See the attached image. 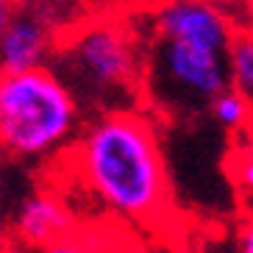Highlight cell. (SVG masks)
<instances>
[{"mask_svg":"<svg viewBox=\"0 0 253 253\" xmlns=\"http://www.w3.org/2000/svg\"><path fill=\"white\" fill-rule=\"evenodd\" d=\"M150 37L181 39L228 50L234 42L225 14L209 0H167L150 17Z\"/></svg>","mask_w":253,"mask_h":253,"instance_id":"6","label":"cell"},{"mask_svg":"<svg viewBox=\"0 0 253 253\" xmlns=\"http://www.w3.org/2000/svg\"><path fill=\"white\" fill-rule=\"evenodd\" d=\"M0 64L3 73L50 67L64 31L50 0H3L0 14Z\"/></svg>","mask_w":253,"mask_h":253,"instance_id":"5","label":"cell"},{"mask_svg":"<svg viewBox=\"0 0 253 253\" xmlns=\"http://www.w3.org/2000/svg\"><path fill=\"white\" fill-rule=\"evenodd\" d=\"M3 253H37V251H31V248H25V245H17V242H11V245L3 248Z\"/></svg>","mask_w":253,"mask_h":253,"instance_id":"13","label":"cell"},{"mask_svg":"<svg viewBox=\"0 0 253 253\" xmlns=\"http://www.w3.org/2000/svg\"><path fill=\"white\" fill-rule=\"evenodd\" d=\"M231 86L228 50L181 42V39H148L142 100L153 117L189 120Z\"/></svg>","mask_w":253,"mask_h":253,"instance_id":"4","label":"cell"},{"mask_svg":"<svg viewBox=\"0 0 253 253\" xmlns=\"http://www.w3.org/2000/svg\"><path fill=\"white\" fill-rule=\"evenodd\" d=\"M228 172L231 181L237 184L239 195H242V201L253 211V128L248 134H242L239 145L234 148V153L228 159Z\"/></svg>","mask_w":253,"mask_h":253,"instance_id":"10","label":"cell"},{"mask_svg":"<svg viewBox=\"0 0 253 253\" xmlns=\"http://www.w3.org/2000/svg\"><path fill=\"white\" fill-rule=\"evenodd\" d=\"M70 231H75V214L67 198L56 189H37L25 195L11 217L14 242L37 253L56 239L67 237Z\"/></svg>","mask_w":253,"mask_h":253,"instance_id":"7","label":"cell"},{"mask_svg":"<svg viewBox=\"0 0 253 253\" xmlns=\"http://www.w3.org/2000/svg\"><path fill=\"white\" fill-rule=\"evenodd\" d=\"M67 156L81 189L109 214L153 223L170 209L162 136L139 106L89 117Z\"/></svg>","mask_w":253,"mask_h":253,"instance_id":"1","label":"cell"},{"mask_svg":"<svg viewBox=\"0 0 253 253\" xmlns=\"http://www.w3.org/2000/svg\"><path fill=\"white\" fill-rule=\"evenodd\" d=\"M148 42L123 17H95L64 31L50 67L95 117L142 100Z\"/></svg>","mask_w":253,"mask_h":253,"instance_id":"2","label":"cell"},{"mask_svg":"<svg viewBox=\"0 0 253 253\" xmlns=\"http://www.w3.org/2000/svg\"><path fill=\"white\" fill-rule=\"evenodd\" d=\"M228 70H231V86L239 89L253 106V34L234 37L228 47Z\"/></svg>","mask_w":253,"mask_h":253,"instance_id":"9","label":"cell"},{"mask_svg":"<svg viewBox=\"0 0 253 253\" xmlns=\"http://www.w3.org/2000/svg\"><path fill=\"white\" fill-rule=\"evenodd\" d=\"M234 253H253V211L234 231Z\"/></svg>","mask_w":253,"mask_h":253,"instance_id":"12","label":"cell"},{"mask_svg":"<svg viewBox=\"0 0 253 253\" xmlns=\"http://www.w3.org/2000/svg\"><path fill=\"white\" fill-rule=\"evenodd\" d=\"M209 114H211V120L223 128L225 134H239L242 136L253 128V106H251V100H248L239 89H234V86L223 89L214 100H211Z\"/></svg>","mask_w":253,"mask_h":253,"instance_id":"8","label":"cell"},{"mask_svg":"<svg viewBox=\"0 0 253 253\" xmlns=\"http://www.w3.org/2000/svg\"><path fill=\"white\" fill-rule=\"evenodd\" d=\"M39 253H106L103 242H97L92 237H84L78 231H70L67 237L50 242L47 248H42Z\"/></svg>","mask_w":253,"mask_h":253,"instance_id":"11","label":"cell"},{"mask_svg":"<svg viewBox=\"0 0 253 253\" xmlns=\"http://www.w3.org/2000/svg\"><path fill=\"white\" fill-rule=\"evenodd\" d=\"M84 126L81 100L53 67L3 73L0 142L14 162L42 164L70 153Z\"/></svg>","mask_w":253,"mask_h":253,"instance_id":"3","label":"cell"}]
</instances>
